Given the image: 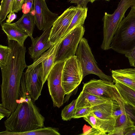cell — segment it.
Listing matches in <instances>:
<instances>
[{"mask_svg": "<svg viewBox=\"0 0 135 135\" xmlns=\"http://www.w3.org/2000/svg\"><path fill=\"white\" fill-rule=\"evenodd\" d=\"M68 1L71 3H75L76 4L77 6L82 8L86 7L87 4L89 0H68Z\"/></svg>", "mask_w": 135, "mask_h": 135, "instance_id": "cell-33", "label": "cell"}, {"mask_svg": "<svg viewBox=\"0 0 135 135\" xmlns=\"http://www.w3.org/2000/svg\"><path fill=\"white\" fill-rule=\"evenodd\" d=\"M41 65L40 63L29 71L23 73L26 90L32 99L35 101L41 95L44 84L41 77Z\"/></svg>", "mask_w": 135, "mask_h": 135, "instance_id": "cell-12", "label": "cell"}, {"mask_svg": "<svg viewBox=\"0 0 135 135\" xmlns=\"http://www.w3.org/2000/svg\"><path fill=\"white\" fill-rule=\"evenodd\" d=\"M34 0H24V5L23 12L24 13H32L33 12V4Z\"/></svg>", "mask_w": 135, "mask_h": 135, "instance_id": "cell-30", "label": "cell"}, {"mask_svg": "<svg viewBox=\"0 0 135 135\" xmlns=\"http://www.w3.org/2000/svg\"><path fill=\"white\" fill-rule=\"evenodd\" d=\"M133 7H135V0H121L112 14L105 12L103 20V38L101 46L102 50L110 49L113 38L124 17L126 11L129 8Z\"/></svg>", "mask_w": 135, "mask_h": 135, "instance_id": "cell-4", "label": "cell"}, {"mask_svg": "<svg viewBox=\"0 0 135 135\" xmlns=\"http://www.w3.org/2000/svg\"><path fill=\"white\" fill-rule=\"evenodd\" d=\"M82 90L91 94L116 101L120 97L113 81L101 79H93L84 84Z\"/></svg>", "mask_w": 135, "mask_h": 135, "instance_id": "cell-9", "label": "cell"}, {"mask_svg": "<svg viewBox=\"0 0 135 135\" xmlns=\"http://www.w3.org/2000/svg\"><path fill=\"white\" fill-rule=\"evenodd\" d=\"M12 112L5 108L2 104H0V120L6 117L7 118L11 115Z\"/></svg>", "mask_w": 135, "mask_h": 135, "instance_id": "cell-32", "label": "cell"}, {"mask_svg": "<svg viewBox=\"0 0 135 135\" xmlns=\"http://www.w3.org/2000/svg\"><path fill=\"white\" fill-rule=\"evenodd\" d=\"M0 135H60L57 128L51 127L41 128L32 131L21 133H13L6 131L0 132Z\"/></svg>", "mask_w": 135, "mask_h": 135, "instance_id": "cell-23", "label": "cell"}, {"mask_svg": "<svg viewBox=\"0 0 135 135\" xmlns=\"http://www.w3.org/2000/svg\"><path fill=\"white\" fill-rule=\"evenodd\" d=\"M51 28L45 30L39 36L31 40V46L28 48V53L33 62L52 46L49 40Z\"/></svg>", "mask_w": 135, "mask_h": 135, "instance_id": "cell-14", "label": "cell"}, {"mask_svg": "<svg viewBox=\"0 0 135 135\" xmlns=\"http://www.w3.org/2000/svg\"><path fill=\"white\" fill-rule=\"evenodd\" d=\"M27 91L24 84L20 85L18 105L4 122L6 131L21 133L44 127V117Z\"/></svg>", "mask_w": 135, "mask_h": 135, "instance_id": "cell-2", "label": "cell"}, {"mask_svg": "<svg viewBox=\"0 0 135 135\" xmlns=\"http://www.w3.org/2000/svg\"><path fill=\"white\" fill-rule=\"evenodd\" d=\"M33 9L35 24L40 30L51 28L59 16L49 9L45 0H34Z\"/></svg>", "mask_w": 135, "mask_h": 135, "instance_id": "cell-11", "label": "cell"}, {"mask_svg": "<svg viewBox=\"0 0 135 135\" xmlns=\"http://www.w3.org/2000/svg\"><path fill=\"white\" fill-rule=\"evenodd\" d=\"M88 8L79 7L73 18L70 25L63 35L61 40H63L72 31L76 28L83 26L87 16Z\"/></svg>", "mask_w": 135, "mask_h": 135, "instance_id": "cell-22", "label": "cell"}, {"mask_svg": "<svg viewBox=\"0 0 135 135\" xmlns=\"http://www.w3.org/2000/svg\"><path fill=\"white\" fill-rule=\"evenodd\" d=\"M77 99L74 100L68 105L65 106L61 111L62 119L65 121L73 118L75 109Z\"/></svg>", "mask_w": 135, "mask_h": 135, "instance_id": "cell-24", "label": "cell"}, {"mask_svg": "<svg viewBox=\"0 0 135 135\" xmlns=\"http://www.w3.org/2000/svg\"><path fill=\"white\" fill-rule=\"evenodd\" d=\"M24 0H14L12 3L10 12H18L23 5Z\"/></svg>", "mask_w": 135, "mask_h": 135, "instance_id": "cell-29", "label": "cell"}, {"mask_svg": "<svg viewBox=\"0 0 135 135\" xmlns=\"http://www.w3.org/2000/svg\"><path fill=\"white\" fill-rule=\"evenodd\" d=\"M113 81L121 82L135 91V69L126 68L112 70Z\"/></svg>", "mask_w": 135, "mask_h": 135, "instance_id": "cell-17", "label": "cell"}, {"mask_svg": "<svg viewBox=\"0 0 135 135\" xmlns=\"http://www.w3.org/2000/svg\"><path fill=\"white\" fill-rule=\"evenodd\" d=\"M62 40L52 45L36 60L28 66L26 71H29L41 63V77L44 84L47 80L48 75L55 62L57 51Z\"/></svg>", "mask_w": 135, "mask_h": 135, "instance_id": "cell-13", "label": "cell"}, {"mask_svg": "<svg viewBox=\"0 0 135 135\" xmlns=\"http://www.w3.org/2000/svg\"><path fill=\"white\" fill-rule=\"evenodd\" d=\"M135 135V126L134 125L129 128L125 134V135Z\"/></svg>", "mask_w": 135, "mask_h": 135, "instance_id": "cell-35", "label": "cell"}, {"mask_svg": "<svg viewBox=\"0 0 135 135\" xmlns=\"http://www.w3.org/2000/svg\"><path fill=\"white\" fill-rule=\"evenodd\" d=\"M92 111L91 107H80L76 108L73 118H78L85 117Z\"/></svg>", "mask_w": 135, "mask_h": 135, "instance_id": "cell-27", "label": "cell"}, {"mask_svg": "<svg viewBox=\"0 0 135 135\" xmlns=\"http://www.w3.org/2000/svg\"><path fill=\"white\" fill-rule=\"evenodd\" d=\"M65 61L55 62L47 78L50 95L54 107H61L66 95L62 84V71Z\"/></svg>", "mask_w": 135, "mask_h": 135, "instance_id": "cell-7", "label": "cell"}, {"mask_svg": "<svg viewBox=\"0 0 135 135\" xmlns=\"http://www.w3.org/2000/svg\"><path fill=\"white\" fill-rule=\"evenodd\" d=\"M124 105L123 102L122 113L116 122L114 131L109 135H125L127 130L134 126V122L125 110Z\"/></svg>", "mask_w": 135, "mask_h": 135, "instance_id": "cell-18", "label": "cell"}, {"mask_svg": "<svg viewBox=\"0 0 135 135\" xmlns=\"http://www.w3.org/2000/svg\"><path fill=\"white\" fill-rule=\"evenodd\" d=\"M113 82L124 104L131 106L135 110V91L121 82L115 81Z\"/></svg>", "mask_w": 135, "mask_h": 135, "instance_id": "cell-20", "label": "cell"}, {"mask_svg": "<svg viewBox=\"0 0 135 135\" xmlns=\"http://www.w3.org/2000/svg\"><path fill=\"white\" fill-rule=\"evenodd\" d=\"M14 0H2L0 8V24L5 20L11 12L12 3Z\"/></svg>", "mask_w": 135, "mask_h": 135, "instance_id": "cell-25", "label": "cell"}, {"mask_svg": "<svg viewBox=\"0 0 135 135\" xmlns=\"http://www.w3.org/2000/svg\"><path fill=\"white\" fill-rule=\"evenodd\" d=\"M2 30L6 35L8 40H14L21 46H24V43L28 36L27 33L13 23H2L1 25Z\"/></svg>", "mask_w": 135, "mask_h": 135, "instance_id": "cell-15", "label": "cell"}, {"mask_svg": "<svg viewBox=\"0 0 135 135\" xmlns=\"http://www.w3.org/2000/svg\"><path fill=\"white\" fill-rule=\"evenodd\" d=\"M96 0H89V2H91L93 3V2H94Z\"/></svg>", "mask_w": 135, "mask_h": 135, "instance_id": "cell-36", "label": "cell"}, {"mask_svg": "<svg viewBox=\"0 0 135 135\" xmlns=\"http://www.w3.org/2000/svg\"><path fill=\"white\" fill-rule=\"evenodd\" d=\"M135 47V7L120 23L110 45L111 49L125 54Z\"/></svg>", "mask_w": 135, "mask_h": 135, "instance_id": "cell-3", "label": "cell"}, {"mask_svg": "<svg viewBox=\"0 0 135 135\" xmlns=\"http://www.w3.org/2000/svg\"><path fill=\"white\" fill-rule=\"evenodd\" d=\"M79 7L70 6L57 18L51 28L49 40L52 45L61 40Z\"/></svg>", "mask_w": 135, "mask_h": 135, "instance_id": "cell-10", "label": "cell"}, {"mask_svg": "<svg viewBox=\"0 0 135 135\" xmlns=\"http://www.w3.org/2000/svg\"><path fill=\"white\" fill-rule=\"evenodd\" d=\"M77 99L76 108L80 107L91 108L111 100L90 94L83 90Z\"/></svg>", "mask_w": 135, "mask_h": 135, "instance_id": "cell-19", "label": "cell"}, {"mask_svg": "<svg viewBox=\"0 0 135 135\" xmlns=\"http://www.w3.org/2000/svg\"><path fill=\"white\" fill-rule=\"evenodd\" d=\"M81 135H106L100 130L85 124L83 128V132L80 134Z\"/></svg>", "mask_w": 135, "mask_h": 135, "instance_id": "cell-28", "label": "cell"}, {"mask_svg": "<svg viewBox=\"0 0 135 135\" xmlns=\"http://www.w3.org/2000/svg\"><path fill=\"white\" fill-rule=\"evenodd\" d=\"M13 24L25 31L31 40L33 38L32 35L35 24L32 13H23L21 17Z\"/></svg>", "mask_w": 135, "mask_h": 135, "instance_id": "cell-21", "label": "cell"}, {"mask_svg": "<svg viewBox=\"0 0 135 135\" xmlns=\"http://www.w3.org/2000/svg\"><path fill=\"white\" fill-rule=\"evenodd\" d=\"M125 55L128 59L130 66L135 67V47Z\"/></svg>", "mask_w": 135, "mask_h": 135, "instance_id": "cell-31", "label": "cell"}, {"mask_svg": "<svg viewBox=\"0 0 135 135\" xmlns=\"http://www.w3.org/2000/svg\"><path fill=\"white\" fill-rule=\"evenodd\" d=\"M120 108L116 101L110 100L107 102L91 107L92 112L97 117L103 120H109L113 118V112Z\"/></svg>", "mask_w": 135, "mask_h": 135, "instance_id": "cell-16", "label": "cell"}, {"mask_svg": "<svg viewBox=\"0 0 135 135\" xmlns=\"http://www.w3.org/2000/svg\"><path fill=\"white\" fill-rule=\"evenodd\" d=\"M80 61L83 72V78L89 74H94L101 79L113 81L112 76L105 74L98 67L87 40L83 37L76 54Z\"/></svg>", "mask_w": 135, "mask_h": 135, "instance_id": "cell-5", "label": "cell"}, {"mask_svg": "<svg viewBox=\"0 0 135 135\" xmlns=\"http://www.w3.org/2000/svg\"><path fill=\"white\" fill-rule=\"evenodd\" d=\"M134 69H135V68H134Z\"/></svg>", "mask_w": 135, "mask_h": 135, "instance_id": "cell-38", "label": "cell"}, {"mask_svg": "<svg viewBox=\"0 0 135 135\" xmlns=\"http://www.w3.org/2000/svg\"><path fill=\"white\" fill-rule=\"evenodd\" d=\"M105 1H110V0H105Z\"/></svg>", "mask_w": 135, "mask_h": 135, "instance_id": "cell-37", "label": "cell"}, {"mask_svg": "<svg viewBox=\"0 0 135 135\" xmlns=\"http://www.w3.org/2000/svg\"><path fill=\"white\" fill-rule=\"evenodd\" d=\"M85 32L83 26L78 27L62 40L58 49L55 62L65 61L76 55L78 45Z\"/></svg>", "mask_w": 135, "mask_h": 135, "instance_id": "cell-8", "label": "cell"}, {"mask_svg": "<svg viewBox=\"0 0 135 135\" xmlns=\"http://www.w3.org/2000/svg\"><path fill=\"white\" fill-rule=\"evenodd\" d=\"M8 41L11 51L7 63L1 68V101L5 108L12 112L18 105L22 76L24 69L28 66L25 60V47L15 41Z\"/></svg>", "mask_w": 135, "mask_h": 135, "instance_id": "cell-1", "label": "cell"}, {"mask_svg": "<svg viewBox=\"0 0 135 135\" xmlns=\"http://www.w3.org/2000/svg\"><path fill=\"white\" fill-rule=\"evenodd\" d=\"M16 15L14 12H10L7 16V19L6 20V22L11 23L16 18Z\"/></svg>", "mask_w": 135, "mask_h": 135, "instance_id": "cell-34", "label": "cell"}, {"mask_svg": "<svg viewBox=\"0 0 135 135\" xmlns=\"http://www.w3.org/2000/svg\"><path fill=\"white\" fill-rule=\"evenodd\" d=\"M11 49L8 46L0 45V66L1 68L7 63Z\"/></svg>", "mask_w": 135, "mask_h": 135, "instance_id": "cell-26", "label": "cell"}, {"mask_svg": "<svg viewBox=\"0 0 135 135\" xmlns=\"http://www.w3.org/2000/svg\"><path fill=\"white\" fill-rule=\"evenodd\" d=\"M81 63L76 55L65 60L62 78V86L66 94H70L80 84L83 79Z\"/></svg>", "mask_w": 135, "mask_h": 135, "instance_id": "cell-6", "label": "cell"}]
</instances>
